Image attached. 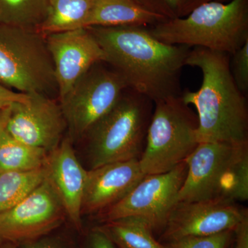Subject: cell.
Here are the masks:
<instances>
[{
    "mask_svg": "<svg viewBox=\"0 0 248 248\" xmlns=\"http://www.w3.org/2000/svg\"><path fill=\"white\" fill-rule=\"evenodd\" d=\"M142 26L88 27L105 63L123 77L129 89L153 103L182 94L180 78L190 48L155 38Z\"/></svg>",
    "mask_w": 248,
    "mask_h": 248,
    "instance_id": "6da1fadb",
    "label": "cell"
},
{
    "mask_svg": "<svg viewBox=\"0 0 248 248\" xmlns=\"http://www.w3.org/2000/svg\"><path fill=\"white\" fill-rule=\"evenodd\" d=\"M230 61L231 55L200 47L191 49L186 60V66L200 68L203 75L198 91L181 94L197 110L199 143H248L247 99L233 79Z\"/></svg>",
    "mask_w": 248,
    "mask_h": 248,
    "instance_id": "7a4b0ae2",
    "label": "cell"
},
{
    "mask_svg": "<svg viewBox=\"0 0 248 248\" xmlns=\"http://www.w3.org/2000/svg\"><path fill=\"white\" fill-rule=\"evenodd\" d=\"M148 30L168 45L200 47L231 55L248 41V1H207L185 17L166 19Z\"/></svg>",
    "mask_w": 248,
    "mask_h": 248,
    "instance_id": "3957f363",
    "label": "cell"
},
{
    "mask_svg": "<svg viewBox=\"0 0 248 248\" xmlns=\"http://www.w3.org/2000/svg\"><path fill=\"white\" fill-rule=\"evenodd\" d=\"M186 162L177 202L248 200V143H200Z\"/></svg>",
    "mask_w": 248,
    "mask_h": 248,
    "instance_id": "277c9868",
    "label": "cell"
},
{
    "mask_svg": "<svg viewBox=\"0 0 248 248\" xmlns=\"http://www.w3.org/2000/svg\"><path fill=\"white\" fill-rule=\"evenodd\" d=\"M154 103L125 89L112 110L97 121L84 138L91 169L118 161L140 159L144 149Z\"/></svg>",
    "mask_w": 248,
    "mask_h": 248,
    "instance_id": "5b68a950",
    "label": "cell"
},
{
    "mask_svg": "<svg viewBox=\"0 0 248 248\" xmlns=\"http://www.w3.org/2000/svg\"><path fill=\"white\" fill-rule=\"evenodd\" d=\"M198 118L182 96L154 103L144 149L139 159L145 175L169 172L193 153Z\"/></svg>",
    "mask_w": 248,
    "mask_h": 248,
    "instance_id": "8992f818",
    "label": "cell"
},
{
    "mask_svg": "<svg viewBox=\"0 0 248 248\" xmlns=\"http://www.w3.org/2000/svg\"><path fill=\"white\" fill-rule=\"evenodd\" d=\"M0 84L24 94L58 93L53 60L40 31L0 27Z\"/></svg>",
    "mask_w": 248,
    "mask_h": 248,
    "instance_id": "52a82bcc",
    "label": "cell"
},
{
    "mask_svg": "<svg viewBox=\"0 0 248 248\" xmlns=\"http://www.w3.org/2000/svg\"><path fill=\"white\" fill-rule=\"evenodd\" d=\"M103 63L93 65L59 99L72 141L84 138L97 121L112 110L128 88L118 72Z\"/></svg>",
    "mask_w": 248,
    "mask_h": 248,
    "instance_id": "ba28073f",
    "label": "cell"
},
{
    "mask_svg": "<svg viewBox=\"0 0 248 248\" xmlns=\"http://www.w3.org/2000/svg\"><path fill=\"white\" fill-rule=\"evenodd\" d=\"M187 169L184 161L169 172L145 175L122 200L99 213V221L103 223L136 217L146 222L153 232H162L177 203Z\"/></svg>",
    "mask_w": 248,
    "mask_h": 248,
    "instance_id": "9c48e42d",
    "label": "cell"
},
{
    "mask_svg": "<svg viewBox=\"0 0 248 248\" xmlns=\"http://www.w3.org/2000/svg\"><path fill=\"white\" fill-rule=\"evenodd\" d=\"M66 215L53 187L45 179L13 208L0 214V240L18 246L50 234Z\"/></svg>",
    "mask_w": 248,
    "mask_h": 248,
    "instance_id": "30bf717a",
    "label": "cell"
},
{
    "mask_svg": "<svg viewBox=\"0 0 248 248\" xmlns=\"http://www.w3.org/2000/svg\"><path fill=\"white\" fill-rule=\"evenodd\" d=\"M28 94L27 101L11 106L6 130L16 140L50 153L67 130L60 102L43 94Z\"/></svg>",
    "mask_w": 248,
    "mask_h": 248,
    "instance_id": "8fae6325",
    "label": "cell"
},
{
    "mask_svg": "<svg viewBox=\"0 0 248 248\" xmlns=\"http://www.w3.org/2000/svg\"><path fill=\"white\" fill-rule=\"evenodd\" d=\"M247 209L228 200L177 202L170 214L161 240L164 243L187 237L233 231Z\"/></svg>",
    "mask_w": 248,
    "mask_h": 248,
    "instance_id": "7c38bea8",
    "label": "cell"
},
{
    "mask_svg": "<svg viewBox=\"0 0 248 248\" xmlns=\"http://www.w3.org/2000/svg\"><path fill=\"white\" fill-rule=\"evenodd\" d=\"M45 37L53 60L59 99L93 65L105 61L104 51L87 28L52 32Z\"/></svg>",
    "mask_w": 248,
    "mask_h": 248,
    "instance_id": "4fadbf2b",
    "label": "cell"
},
{
    "mask_svg": "<svg viewBox=\"0 0 248 248\" xmlns=\"http://www.w3.org/2000/svg\"><path fill=\"white\" fill-rule=\"evenodd\" d=\"M69 138L48 153L44 168L46 179L52 186L66 218L77 231H82L81 206L87 171L80 164Z\"/></svg>",
    "mask_w": 248,
    "mask_h": 248,
    "instance_id": "5bb4252c",
    "label": "cell"
},
{
    "mask_svg": "<svg viewBox=\"0 0 248 248\" xmlns=\"http://www.w3.org/2000/svg\"><path fill=\"white\" fill-rule=\"evenodd\" d=\"M144 177L136 159L90 169L83 195L82 215H99L115 205Z\"/></svg>",
    "mask_w": 248,
    "mask_h": 248,
    "instance_id": "9a60e30c",
    "label": "cell"
},
{
    "mask_svg": "<svg viewBox=\"0 0 248 248\" xmlns=\"http://www.w3.org/2000/svg\"><path fill=\"white\" fill-rule=\"evenodd\" d=\"M168 18L137 0H94L84 28L156 25Z\"/></svg>",
    "mask_w": 248,
    "mask_h": 248,
    "instance_id": "2e32d148",
    "label": "cell"
},
{
    "mask_svg": "<svg viewBox=\"0 0 248 248\" xmlns=\"http://www.w3.org/2000/svg\"><path fill=\"white\" fill-rule=\"evenodd\" d=\"M48 153L16 140L6 130L0 135V172H27L44 167Z\"/></svg>",
    "mask_w": 248,
    "mask_h": 248,
    "instance_id": "e0dca14e",
    "label": "cell"
},
{
    "mask_svg": "<svg viewBox=\"0 0 248 248\" xmlns=\"http://www.w3.org/2000/svg\"><path fill=\"white\" fill-rule=\"evenodd\" d=\"M118 248H166L155 239L146 222L136 217H125L99 226Z\"/></svg>",
    "mask_w": 248,
    "mask_h": 248,
    "instance_id": "ac0fdd59",
    "label": "cell"
},
{
    "mask_svg": "<svg viewBox=\"0 0 248 248\" xmlns=\"http://www.w3.org/2000/svg\"><path fill=\"white\" fill-rule=\"evenodd\" d=\"M94 0H50L48 14L39 31L52 32L84 28Z\"/></svg>",
    "mask_w": 248,
    "mask_h": 248,
    "instance_id": "d6986e66",
    "label": "cell"
},
{
    "mask_svg": "<svg viewBox=\"0 0 248 248\" xmlns=\"http://www.w3.org/2000/svg\"><path fill=\"white\" fill-rule=\"evenodd\" d=\"M50 0H0V27L39 31L48 14Z\"/></svg>",
    "mask_w": 248,
    "mask_h": 248,
    "instance_id": "ffe728a7",
    "label": "cell"
},
{
    "mask_svg": "<svg viewBox=\"0 0 248 248\" xmlns=\"http://www.w3.org/2000/svg\"><path fill=\"white\" fill-rule=\"evenodd\" d=\"M45 179L44 167L27 172H0V214L17 205Z\"/></svg>",
    "mask_w": 248,
    "mask_h": 248,
    "instance_id": "44dd1931",
    "label": "cell"
},
{
    "mask_svg": "<svg viewBox=\"0 0 248 248\" xmlns=\"http://www.w3.org/2000/svg\"><path fill=\"white\" fill-rule=\"evenodd\" d=\"M233 239V231H226L208 236H187L163 244L166 248H228Z\"/></svg>",
    "mask_w": 248,
    "mask_h": 248,
    "instance_id": "7402d4cb",
    "label": "cell"
},
{
    "mask_svg": "<svg viewBox=\"0 0 248 248\" xmlns=\"http://www.w3.org/2000/svg\"><path fill=\"white\" fill-rule=\"evenodd\" d=\"M231 57L232 76L240 91L246 94L248 91V41Z\"/></svg>",
    "mask_w": 248,
    "mask_h": 248,
    "instance_id": "603a6c76",
    "label": "cell"
},
{
    "mask_svg": "<svg viewBox=\"0 0 248 248\" xmlns=\"http://www.w3.org/2000/svg\"><path fill=\"white\" fill-rule=\"evenodd\" d=\"M84 248H118L102 228L94 227L86 236Z\"/></svg>",
    "mask_w": 248,
    "mask_h": 248,
    "instance_id": "cb8c5ba5",
    "label": "cell"
},
{
    "mask_svg": "<svg viewBox=\"0 0 248 248\" xmlns=\"http://www.w3.org/2000/svg\"><path fill=\"white\" fill-rule=\"evenodd\" d=\"M29 99V94L16 92L0 84V109L7 108L16 103L24 102Z\"/></svg>",
    "mask_w": 248,
    "mask_h": 248,
    "instance_id": "d4e9b609",
    "label": "cell"
},
{
    "mask_svg": "<svg viewBox=\"0 0 248 248\" xmlns=\"http://www.w3.org/2000/svg\"><path fill=\"white\" fill-rule=\"evenodd\" d=\"M18 248H66L60 240L46 236L18 245Z\"/></svg>",
    "mask_w": 248,
    "mask_h": 248,
    "instance_id": "484cf974",
    "label": "cell"
},
{
    "mask_svg": "<svg viewBox=\"0 0 248 248\" xmlns=\"http://www.w3.org/2000/svg\"><path fill=\"white\" fill-rule=\"evenodd\" d=\"M233 234L234 248H248V214L234 227Z\"/></svg>",
    "mask_w": 248,
    "mask_h": 248,
    "instance_id": "4316f807",
    "label": "cell"
},
{
    "mask_svg": "<svg viewBox=\"0 0 248 248\" xmlns=\"http://www.w3.org/2000/svg\"><path fill=\"white\" fill-rule=\"evenodd\" d=\"M161 1L166 8L165 14L169 19L176 17L177 13L182 12L184 0H161Z\"/></svg>",
    "mask_w": 248,
    "mask_h": 248,
    "instance_id": "83f0119b",
    "label": "cell"
},
{
    "mask_svg": "<svg viewBox=\"0 0 248 248\" xmlns=\"http://www.w3.org/2000/svg\"><path fill=\"white\" fill-rule=\"evenodd\" d=\"M210 1V0H184L181 13H182L183 14H189L192 9H195L196 6Z\"/></svg>",
    "mask_w": 248,
    "mask_h": 248,
    "instance_id": "f1b7e54d",
    "label": "cell"
},
{
    "mask_svg": "<svg viewBox=\"0 0 248 248\" xmlns=\"http://www.w3.org/2000/svg\"><path fill=\"white\" fill-rule=\"evenodd\" d=\"M11 107L0 109V135L6 128V124H7L10 112H11Z\"/></svg>",
    "mask_w": 248,
    "mask_h": 248,
    "instance_id": "f546056e",
    "label": "cell"
},
{
    "mask_svg": "<svg viewBox=\"0 0 248 248\" xmlns=\"http://www.w3.org/2000/svg\"><path fill=\"white\" fill-rule=\"evenodd\" d=\"M2 248H18L17 246L14 244H7L6 243L4 246H3Z\"/></svg>",
    "mask_w": 248,
    "mask_h": 248,
    "instance_id": "4dcf8cb0",
    "label": "cell"
},
{
    "mask_svg": "<svg viewBox=\"0 0 248 248\" xmlns=\"http://www.w3.org/2000/svg\"><path fill=\"white\" fill-rule=\"evenodd\" d=\"M1 243H2V242H1V240H0V244H1Z\"/></svg>",
    "mask_w": 248,
    "mask_h": 248,
    "instance_id": "1f68e13d",
    "label": "cell"
}]
</instances>
